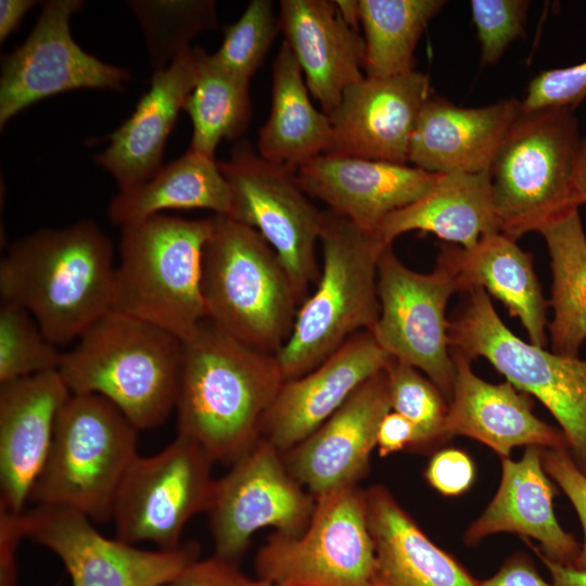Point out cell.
Instances as JSON below:
<instances>
[{
  "mask_svg": "<svg viewBox=\"0 0 586 586\" xmlns=\"http://www.w3.org/2000/svg\"><path fill=\"white\" fill-rule=\"evenodd\" d=\"M284 378L275 354L254 348L204 319L182 341L175 403L178 434L213 462L233 464L260 440Z\"/></svg>",
  "mask_w": 586,
  "mask_h": 586,
  "instance_id": "cell-1",
  "label": "cell"
},
{
  "mask_svg": "<svg viewBox=\"0 0 586 586\" xmlns=\"http://www.w3.org/2000/svg\"><path fill=\"white\" fill-rule=\"evenodd\" d=\"M113 245L92 220L17 240L0 263L2 302L27 310L58 347L112 309Z\"/></svg>",
  "mask_w": 586,
  "mask_h": 586,
  "instance_id": "cell-2",
  "label": "cell"
},
{
  "mask_svg": "<svg viewBox=\"0 0 586 586\" xmlns=\"http://www.w3.org/2000/svg\"><path fill=\"white\" fill-rule=\"evenodd\" d=\"M182 341L132 316L110 310L63 353L59 372L72 394H95L140 431L175 409Z\"/></svg>",
  "mask_w": 586,
  "mask_h": 586,
  "instance_id": "cell-3",
  "label": "cell"
},
{
  "mask_svg": "<svg viewBox=\"0 0 586 586\" xmlns=\"http://www.w3.org/2000/svg\"><path fill=\"white\" fill-rule=\"evenodd\" d=\"M319 242L322 263L315 290L276 354L284 381L315 369L354 334L371 332L379 318L378 262L387 244L328 208Z\"/></svg>",
  "mask_w": 586,
  "mask_h": 586,
  "instance_id": "cell-4",
  "label": "cell"
},
{
  "mask_svg": "<svg viewBox=\"0 0 586 586\" xmlns=\"http://www.w3.org/2000/svg\"><path fill=\"white\" fill-rule=\"evenodd\" d=\"M201 289L206 319L275 355L289 339L301 306L270 244L252 227L224 215L213 216L203 250Z\"/></svg>",
  "mask_w": 586,
  "mask_h": 586,
  "instance_id": "cell-5",
  "label": "cell"
},
{
  "mask_svg": "<svg viewBox=\"0 0 586 586\" xmlns=\"http://www.w3.org/2000/svg\"><path fill=\"white\" fill-rule=\"evenodd\" d=\"M212 229L213 217L165 214L123 226L111 310L189 339L206 318L202 259Z\"/></svg>",
  "mask_w": 586,
  "mask_h": 586,
  "instance_id": "cell-6",
  "label": "cell"
},
{
  "mask_svg": "<svg viewBox=\"0 0 586 586\" xmlns=\"http://www.w3.org/2000/svg\"><path fill=\"white\" fill-rule=\"evenodd\" d=\"M138 431L104 397L71 394L29 501L73 509L93 523L112 520L119 487L138 456Z\"/></svg>",
  "mask_w": 586,
  "mask_h": 586,
  "instance_id": "cell-7",
  "label": "cell"
},
{
  "mask_svg": "<svg viewBox=\"0 0 586 586\" xmlns=\"http://www.w3.org/2000/svg\"><path fill=\"white\" fill-rule=\"evenodd\" d=\"M581 140L573 110H521L489 168L500 232L517 241L579 208L574 169Z\"/></svg>",
  "mask_w": 586,
  "mask_h": 586,
  "instance_id": "cell-8",
  "label": "cell"
},
{
  "mask_svg": "<svg viewBox=\"0 0 586 586\" xmlns=\"http://www.w3.org/2000/svg\"><path fill=\"white\" fill-rule=\"evenodd\" d=\"M450 321L451 353L487 359L515 388L536 397L563 432L571 456L586 474V359L526 343L501 321L488 293L474 286Z\"/></svg>",
  "mask_w": 586,
  "mask_h": 586,
  "instance_id": "cell-9",
  "label": "cell"
},
{
  "mask_svg": "<svg viewBox=\"0 0 586 586\" xmlns=\"http://www.w3.org/2000/svg\"><path fill=\"white\" fill-rule=\"evenodd\" d=\"M258 579L290 586H371L375 549L366 491L357 485L316 497L300 535L275 533L255 557Z\"/></svg>",
  "mask_w": 586,
  "mask_h": 586,
  "instance_id": "cell-10",
  "label": "cell"
},
{
  "mask_svg": "<svg viewBox=\"0 0 586 586\" xmlns=\"http://www.w3.org/2000/svg\"><path fill=\"white\" fill-rule=\"evenodd\" d=\"M457 291V271L444 247L435 269L420 273L398 259L392 244L384 246L378 262L380 314L371 333L393 359L423 372L448 402L456 368L446 307Z\"/></svg>",
  "mask_w": 586,
  "mask_h": 586,
  "instance_id": "cell-11",
  "label": "cell"
},
{
  "mask_svg": "<svg viewBox=\"0 0 586 586\" xmlns=\"http://www.w3.org/2000/svg\"><path fill=\"white\" fill-rule=\"evenodd\" d=\"M218 166L231 192L228 217L252 227L270 244L302 304L320 273L316 244L322 211L310 202L295 173L267 162L246 141L235 144Z\"/></svg>",
  "mask_w": 586,
  "mask_h": 586,
  "instance_id": "cell-12",
  "label": "cell"
},
{
  "mask_svg": "<svg viewBox=\"0 0 586 586\" xmlns=\"http://www.w3.org/2000/svg\"><path fill=\"white\" fill-rule=\"evenodd\" d=\"M213 463L199 444L180 434L153 456L138 455L114 504L116 538L161 549L179 547L187 523L208 510Z\"/></svg>",
  "mask_w": 586,
  "mask_h": 586,
  "instance_id": "cell-13",
  "label": "cell"
},
{
  "mask_svg": "<svg viewBox=\"0 0 586 586\" xmlns=\"http://www.w3.org/2000/svg\"><path fill=\"white\" fill-rule=\"evenodd\" d=\"M316 505L289 471L283 454L265 440L215 480L207 510L215 555L239 562L253 534L266 526L300 535Z\"/></svg>",
  "mask_w": 586,
  "mask_h": 586,
  "instance_id": "cell-14",
  "label": "cell"
},
{
  "mask_svg": "<svg viewBox=\"0 0 586 586\" xmlns=\"http://www.w3.org/2000/svg\"><path fill=\"white\" fill-rule=\"evenodd\" d=\"M79 0L48 1L26 40L1 62L0 126L44 98L76 89L120 91L129 71L102 62L73 39Z\"/></svg>",
  "mask_w": 586,
  "mask_h": 586,
  "instance_id": "cell-15",
  "label": "cell"
},
{
  "mask_svg": "<svg viewBox=\"0 0 586 586\" xmlns=\"http://www.w3.org/2000/svg\"><path fill=\"white\" fill-rule=\"evenodd\" d=\"M25 536L50 549L73 586H160L199 559V545L145 550L111 539L73 509L35 505L23 512Z\"/></svg>",
  "mask_w": 586,
  "mask_h": 586,
  "instance_id": "cell-16",
  "label": "cell"
},
{
  "mask_svg": "<svg viewBox=\"0 0 586 586\" xmlns=\"http://www.w3.org/2000/svg\"><path fill=\"white\" fill-rule=\"evenodd\" d=\"M431 95L429 76L418 71L364 76L344 90L327 115L332 126L327 154L409 163L411 137Z\"/></svg>",
  "mask_w": 586,
  "mask_h": 586,
  "instance_id": "cell-17",
  "label": "cell"
},
{
  "mask_svg": "<svg viewBox=\"0 0 586 586\" xmlns=\"http://www.w3.org/2000/svg\"><path fill=\"white\" fill-rule=\"evenodd\" d=\"M391 410L384 368L315 432L283 454L289 471L315 497L357 485L369 472L379 425Z\"/></svg>",
  "mask_w": 586,
  "mask_h": 586,
  "instance_id": "cell-18",
  "label": "cell"
},
{
  "mask_svg": "<svg viewBox=\"0 0 586 586\" xmlns=\"http://www.w3.org/2000/svg\"><path fill=\"white\" fill-rule=\"evenodd\" d=\"M391 359L370 331L354 334L315 369L283 382L264 417L260 440L285 454L324 423Z\"/></svg>",
  "mask_w": 586,
  "mask_h": 586,
  "instance_id": "cell-19",
  "label": "cell"
},
{
  "mask_svg": "<svg viewBox=\"0 0 586 586\" xmlns=\"http://www.w3.org/2000/svg\"><path fill=\"white\" fill-rule=\"evenodd\" d=\"M441 175L407 164L327 153L295 173L307 195L372 233L386 216L429 193Z\"/></svg>",
  "mask_w": 586,
  "mask_h": 586,
  "instance_id": "cell-20",
  "label": "cell"
},
{
  "mask_svg": "<svg viewBox=\"0 0 586 586\" xmlns=\"http://www.w3.org/2000/svg\"><path fill=\"white\" fill-rule=\"evenodd\" d=\"M71 394L59 370L1 383L0 508L25 511Z\"/></svg>",
  "mask_w": 586,
  "mask_h": 586,
  "instance_id": "cell-21",
  "label": "cell"
},
{
  "mask_svg": "<svg viewBox=\"0 0 586 586\" xmlns=\"http://www.w3.org/2000/svg\"><path fill=\"white\" fill-rule=\"evenodd\" d=\"M456 375L443 426V438L463 435L508 458L518 446L569 449L563 432L532 411V402L508 381L488 383L471 369V360L451 353Z\"/></svg>",
  "mask_w": 586,
  "mask_h": 586,
  "instance_id": "cell-22",
  "label": "cell"
},
{
  "mask_svg": "<svg viewBox=\"0 0 586 586\" xmlns=\"http://www.w3.org/2000/svg\"><path fill=\"white\" fill-rule=\"evenodd\" d=\"M521 110L517 98L461 107L432 94L419 114L409 162L434 174L488 171Z\"/></svg>",
  "mask_w": 586,
  "mask_h": 586,
  "instance_id": "cell-23",
  "label": "cell"
},
{
  "mask_svg": "<svg viewBox=\"0 0 586 586\" xmlns=\"http://www.w3.org/2000/svg\"><path fill=\"white\" fill-rule=\"evenodd\" d=\"M278 17L309 93L329 115L344 90L365 76L364 37L343 18L334 1L281 0Z\"/></svg>",
  "mask_w": 586,
  "mask_h": 586,
  "instance_id": "cell-24",
  "label": "cell"
},
{
  "mask_svg": "<svg viewBox=\"0 0 586 586\" xmlns=\"http://www.w3.org/2000/svg\"><path fill=\"white\" fill-rule=\"evenodd\" d=\"M196 79L193 49L188 48L166 67L154 72L150 89L133 114L110 136L109 146L94 157L115 179L119 191L145 182L162 168L166 140Z\"/></svg>",
  "mask_w": 586,
  "mask_h": 586,
  "instance_id": "cell-25",
  "label": "cell"
},
{
  "mask_svg": "<svg viewBox=\"0 0 586 586\" xmlns=\"http://www.w3.org/2000/svg\"><path fill=\"white\" fill-rule=\"evenodd\" d=\"M543 451L544 448L528 446L520 460L501 459L499 487L467 530L468 545H476L493 534L515 533L537 540L548 559L574 565L581 547L555 515V489L544 469Z\"/></svg>",
  "mask_w": 586,
  "mask_h": 586,
  "instance_id": "cell-26",
  "label": "cell"
},
{
  "mask_svg": "<svg viewBox=\"0 0 586 586\" xmlns=\"http://www.w3.org/2000/svg\"><path fill=\"white\" fill-rule=\"evenodd\" d=\"M375 549L371 586H475L471 575L437 547L381 485L366 491Z\"/></svg>",
  "mask_w": 586,
  "mask_h": 586,
  "instance_id": "cell-27",
  "label": "cell"
},
{
  "mask_svg": "<svg viewBox=\"0 0 586 586\" xmlns=\"http://www.w3.org/2000/svg\"><path fill=\"white\" fill-rule=\"evenodd\" d=\"M421 231L474 246L484 235L500 232L488 171L442 174L421 199L386 216L374 233L385 244L403 233Z\"/></svg>",
  "mask_w": 586,
  "mask_h": 586,
  "instance_id": "cell-28",
  "label": "cell"
},
{
  "mask_svg": "<svg viewBox=\"0 0 586 586\" xmlns=\"http://www.w3.org/2000/svg\"><path fill=\"white\" fill-rule=\"evenodd\" d=\"M443 247L455 265L460 291L484 289L521 321L532 344L546 346L548 304L528 252L502 232L484 235L470 249Z\"/></svg>",
  "mask_w": 586,
  "mask_h": 586,
  "instance_id": "cell-29",
  "label": "cell"
},
{
  "mask_svg": "<svg viewBox=\"0 0 586 586\" xmlns=\"http://www.w3.org/2000/svg\"><path fill=\"white\" fill-rule=\"evenodd\" d=\"M331 140L330 119L313 105L301 66L283 40L272 63L271 110L259 130L257 153L296 173L327 153Z\"/></svg>",
  "mask_w": 586,
  "mask_h": 586,
  "instance_id": "cell-30",
  "label": "cell"
},
{
  "mask_svg": "<svg viewBox=\"0 0 586 586\" xmlns=\"http://www.w3.org/2000/svg\"><path fill=\"white\" fill-rule=\"evenodd\" d=\"M196 208L228 216L231 192L218 162L188 149L145 182L119 191L109 204L107 216L123 227L167 209Z\"/></svg>",
  "mask_w": 586,
  "mask_h": 586,
  "instance_id": "cell-31",
  "label": "cell"
},
{
  "mask_svg": "<svg viewBox=\"0 0 586 586\" xmlns=\"http://www.w3.org/2000/svg\"><path fill=\"white\" fill-rule=\"evenodd\" d=\"M550 256L553 317L548 323L552 353L578 357L586 340V235L578 208L543 226Z\"/></svg>",
  "mask_w": 586,
  "mask_h": 586,
  "instance_id": "cell-32",
  "label": "cell"
},
{
  "mask_svg": "<svg viewBox=\"0 0 586 586\" xmlns=\"http://www.w3.org/2000/svg\"><path fill=\"white\" fill-rule=\"evenodd\" d=\"M192 49L198 79L183 105L193 128L189 149L215 158L221 140L238 138L249 126L250 80L225 68L203 48Z\"/></svg>",
  "mask_w": 586,
  "mask_h": 586,
  "instance_id": "cell-33",
  "label": "cell"
},
{
  "mask_svg": "<svg viewBox=\"0 0 586 586\" xmlns=\"http://www.w3.org/2000/svg\"><path fill=\"white\" fill-rule=\"evenodd\" d=\"M445 4L443 0H358L364 75L390 77L416 71L420 37Z\"/></svg>",
  "mask_w": 586,
  "mask_h": 586,
  "instance_id": "cell-34",
  "label": "cell"
},
{
  "mask_svg": "<svg viewBox=\"0 0 586 586\" xmlns=\"http://www.w3.org/2000/svg\"><path fill=\"white\" fill-rule=\"evenodd\" d=\"M143 28L155 71L166 67L199 33L216 28V5L211 0L131 1Z\"/></svg>",
  "mask_w": 586,
  "mask_h": 586,
  "instance_id": "cell-35",
  "label": "cell"
},
{
  "mask_svg": "<svg viewBox=\"0 0 586 586\" xmlns=\"http://www.w3.org/2000/svg\"><path fill=\"white\" fill-rule=\"evenodd\" d=\"M63 353L24 308L0 306V383L59 370Z\"/></svg>",
  "mask_w": 586,
  "mask_h": 586,
  "instance_id": "cell-36",
  "label": "cell"
},
{
  "mask_svg": "<svg viewBox=\"0 0 586 586\" xmlns=\"http://www.w3.org/2000/svg\"><path fill=\"white\" fill-rule=\"evenodd\" d=\"M385 373L391 409L416 426L419 448L443 438L448 406L440 390L418 369L393 358Z\"/></svg>",
  "mask_w": 586,
  "mask_h": 586,
  "instance_id": "cell-37",
  "label": "cell"
},
{
  "mask_svg": "<svg viewBox=\"0 0 586 586\" xmlns=\"http://www.w3.org/2000/svg\"><path fill=\"white\" fill-rule=\"evenodd\" d=\"M279 30L272 1L252 0L241 17L225 27L222 43L214 56L225 68L250 80Z\"/></svg>",
  "mask_w": 586,
  "mask_h": 586,
  "instance_id": "cell-38",
  "label": "cell"
},
{
  "mask_svg": "<svg viewBox=\"0 0 586 586\" xmlns=\"http://www.w3.org/2000/svg\"><path fill=\"white\" fill-rule=\"evenodd\" d=\"M472 20L481 43V62H498L511 42L524 34L530 1L472 0Z\"/></svg>",
  "mask_w": 586,
  "mask_h": 586,
  "instance_id": "cell-39",
  "label": "cell"
},
{
  "mask_svg": "<svg viewBox=\"0 0 586 586\" xmlns=\"http://www.w3.org/2000/svg\"><path fill=\"white\" fill-rule=\"evenodd\" d=\"M586 101V61L539 73L528 84L523 110L566 107L575 110Z\"/></svg>",
  "mask_w": 586,
  "mask_h": 586,
  "instance_id": "cell-40",
  "label": "cell"
},
{
  "mask_svg": "<svg viewBox=\"0 0 586 586\" xmlns=\"http://www.w3.org/2000/svg\"><path fill=\"white\" fill-rule=\"evenodd\" d=\"M543 464L573 505L584 530V543L573 565L586 571V474L568 449H544Z\"/></svg>",
  "mask_w": 586,
  "mask_h": 586,
  "instance_id": "cell-41",
  "label": "cell"
},
{
  "mask_svg": "<svg viewBox=\"0 0 586 586\" xmlns=\"http://www.w3.org/2000/svg\"><path fill=\"white\" fill-rule=\"evenodd\" d=\"M425 480L444 496H458L466 493L475 477V468L470 456L457 448H445L430 459Z\"/></svg>",
  "mask_w": 586,
  "mask_h": 586,
  "instance_id": "cell-42",
  "label": "cell"
},
{
  "mask_svg": "<svg viewBox=\"0 0 586 586\" xmlns=\"http://www.w3.org/2000/svg\"><path fill=\"white\" fill-rule=\"evenodd\" d=\"M247 582L238 562L214 553L204 560H194L160 586H246Z\"/></svg>",
  "mask_w": 586,
  "mask_h": 586,
  "instance_id": "cell-43",
  "label": "cell"
},
{
  "mask_svg": "<svg viewBox=\"0 0 586 586\" xmlns=\"http://www.w3.org/2000/svg\"><path fill=\"white\" fill-rule=\"evenodd\" d=\"M25 537L23 512L0 508V586H17L16 551Z\"/></svg>",
  "mask_w": 586,
  "mask_h": 586,
  "instance_id": "cell-44",
  "label": "cell"
},
{
  "mask_svg": "<svg viewBox=\"0 0 586 586\" xmlns=\"http://www.w3.org/2000/svg\"><path fill=\"white\" fill-rule=\"evenodd\" d=\"M377 448L381 457L406 448H419L418 431L407 418L391 410L379 425Z\"/></svg>",
  "mask_w": 586,
  "mask_h": 586,
  "instance_id": "cell-45",
  "label": "cell"
},
{
  "mask_svg": "<svg viewBox=\"0 0 586 586\" xmlns=\"http://www.w3.org/2000/svg\"><path fill=\"white\" fill-rule=\"evenodd\" d=\"M475 586H553L547 583L524 555L508 558L489 578L476 582Z\"/></svg>",
  "mask_w": 586,
  "mask_h": 586,
  "instance_id": "cell-46",
  "label": "cell"
},
{
  "mask_svg": "<svg viewBox=\"0 0 586 586\" xmlns=\"http://www.w3.org/2000/svg\"><path fill=\"white\" fill-rule=\"evenodd\" d=\"M33 0L0 1V41L3 42L20 26L26 13L37 4Z\"/></svg>",
  "mask_w": 586,
  "mask_h": 586,
  "instance_id": "cell-47",
  "label": "cell"
},
{
  "mask_svg": "<svg viewBox=\"0 0 586 586\" xmlns=\"http://www.w3.org/2000/svg\"><path fill=\"white\" fill-rule=\"evenodd\" d=\"M534 551L547 568L553 586H586V571L555 562L545 557L539 549L534 548Z\"/></svg>",
  "mask_w": 586,
  "mask_h": 586,
  "instance_id": "cell-48",
  "label": "cell"
},
{
  "mask_svg": "<svg viewBox=\"0 0 586 586\" xmlns=\"http://www.w3.org/2000/svg\"><path fill=\"white\" fill-rule=\"evenodd\" d=\"M574 187L579 204H586V132L582 137L575 162Z\"/></svg>",
  "mask_w": 586,
  "mask_h": 586,
  "instance_id": "cell-49",
  "label": "cell"
},
{
  "mask_svg": "<svg viewBox=\"0 0 586 586\" xmlns=\"http://www.w3.org/2000/svg\"><path fill=\"white\" fill-rule=\"evenodd\" d=\"M246 586H290V585L273 584V583L257 578L255 581L249 579Z\"/></svg>",
  "mask_w": 586,
  "mask_h": 586,
  "instance_id": "cell-50",
  "label": "cell"
}]
</instances>
